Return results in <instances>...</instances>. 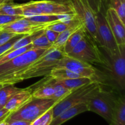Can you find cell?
I'll return each instance as SVG.
<instances>
[{"instance_id": "1", "label": "cell", "mask_w": 125, "mask_h": 125, "mask_svg": "<svg viewBox=\"0 0 125 125\" xmlns=\"http://www.w3.org/2000/svg\"><path fill=\"white\" fill-rule=\"evenodd\" d=\"M90 5L95 13L96 43L104 50L106 54L109 56L114 55L118 51V48L106 19L107 9H106V1L97 0L90 2Z\"/></svg>"}, {"instance_id": "2", "label": "cell", "mask_w": 125, "mask_h": 125, "mask_svg": "<svg viewBox=\"0 0 125 125\" xmlns=\"http://www.w3.org/2000/svg\"><path fill=\"white\" fill-rule=\"evenodd\" d=\"M48 49L32 48L13 59L0 65V83L4 85H14L17 76Z\"/></svg>"}, {"instance_id": "3", "label": "cell", "mask_w": 125, "mask_h": 125, "mask_svg": "<svg viewBox=\"0 0 125 125\" xmlns=\"http://www.w3.org/2000/svg\"><path fill=\"white\" fill-rule=\"evenodd\" d=\"M65 55L61 50L51 48L48 49L43 54L20 73L16 79L15 84L30 78L48 75L56 67L58 61Z\"/></svg>"}, {"instance_id": "4", "label": "cell", "mask_w": 125, "mask_h": 125, "mask_svg": "<svg viewBox=\"0 0 125 125\" xmlns=\"http://www.w3.org/2000/svg\"><path fill=\"white\" fill-rule=\"evenodd\" d=\"M101 88L100 82L94 81L90 84L73 90L67 97L54 106L52 107V118L72 106L83 103H87Z\"/></svg>"}, {"instance_id": "5", "label": "cell", "mask_w": 125, "mask_h": 125, "mask_svg": "<svg viewBox=\"0 0 125 125\" xmlns=\"http://www.w3.org/2000/svg\"><path fill=\"white\" fill-rule=\"evenodd\" d=\"M56 104L52 99L33 98L18 111L11 113L6 120H23L31 123L53 107Z\"/></svg>"}, {"instance_id": "6", "label": "cell", "mask_w": 125, "mask_h": 125, "mask_svg": "<svg viewBox=\"0 0 125 125\" xmlns=\"http://www.w3.org/2000/svg\"><path fill=\"white\" fill-rule=\"evenodd\" d=\"M118 51L112 56L106 54L104 63L103 67L106 69L111 80L120 90L125 88V45H118Z\"/></svg>"}, {"instance_id": "7", "label": "cell", "mask_w": 125, "mask_h": 125, "mask_svg": "<svg viewBox=\"0 0 125 125\" xmlns=\"http://www.w3.org/2000/svg\"><path fill=\"white\" fill-rule=\"evenodd\" d=\"M67 55L90 64L103 65L104 63L105 56L87 34Z\"/></svg>"}, {"instance_id": "8", "label": "cell", "mask_w": 125, "mask_h": 125, "mask_svg": "<svg viewBox=\"0 0 125 125\" xmlns=\"http://www.w3.org/2000/svg\"><path fill=\"white\" fill-rule=\"evenodd\" d=\"M117 100V98L113 93L104 90L101 88L87 102L88 111L97 114L110 124L112 122Z\"/></svg>"}, {"instance_id": "9", "label": "cell", "mask_w": 125, "mask_h": 125, "mask_svg": "<svg viewBox=\"0 0 125 125\" xmlns=\"http://www.w3.org/2000/svg\"><path fill=\"white\" fill-rule=\"evenodd\" d=\"M74 12L89 37L95 42L96 28L95 13L88 0H71Z\"/></svg>"}, {"instance_id": "10", "label": "cell", "mask_w": 125, "mask_h": 125, "mask_svg": "<svg viewBox=\"0 0 125 125\" xmlns=\"http://www.w3.org/2000/svg\"><path fill=\"white\" fill-rule=\"evenodd\" d=\"M39 15L75 13L71 0H40L31 1Z\"/></svg>"}, {"instance_id": "11", "label": "cell", "mask_w": 125, "mask_h": 125, "mask_svg": "<svg viewBox=\"0 0 125 125\" xmlns=\"http://www.w3.org/2000/svg\"><path fill=\"white\" fill-rule=\"evenodd\" d=\"M56 67L67 68L74 73L83 77H88L95 81L96 76V70L87 62H83L77 59L65 55L58 61Z\"/></svg>"}, {"instance_id": "12", "label": "cell", "mask_w": 125, "mask_h": 125, "mask_svg": "<svg viewBox=\"0 0 125 125\" xmlns=\"http://www.w3.org/2000/svg\"><path fill=\"white\" fill-rule=\"evenodd\" d=\"M51 24L35 23L28 20L23 17L21 19L4 26L1 28V29L16 34L29 35L36 32L43 30Z\"/></svg>"}, {"instance_id": "13", "label": "cell", "mask_w": 125, "mask_h": 125, "mask_svg": "<svg viewBox=\"0 0 125 125\" xmlns=\"http://www.w3.org/2000/svg\"><path fill=\"white\" fill-rule=\"evenodd\" d=\"M106 19L118 45H125V24L114 9L107 8Z\"/></svg>"}, {"instance_id": "14", "label": "cell", "mask_w": 125, "mask_h": 125, "mask_svg": "<svg viewBox=\"0 0 125 125\" xmlns=\"http://www.w3.org/2000/svg\"><path fill=\"white\" fill-rule=\"evenodd\" d=\"M32 89L31 86L25 89H22L20 91L13 95L4 107L8 110L10 113L18 111L32 100Z\"/></svg>"}, {"instance_id": "15", "label": "cell", "mask_w": 125, "mask_h": 125, "mask_svg": "<svg viewBox=\"0 0 125 125\" xmlns=\"http://www.w3.org/2000/svg\"><path fill=\"white\" fill-rule=\"evenodd\" d=\"M88 111L86 103L78 104L67 109L55 118H52L50 125H61L75 116Z\"/></svg>"}, {"instance_id": "16", "label": "cell", "mask_w": 125, "mask_h": 125, "mask_svg": "<svg viewBox=\"0 0 125 125\" xmlns=\"http://www.w3.org/2000/svg\"><path fill=\"white\" fill-rule=\"evenodd\" d=\"M50 78L43 84L32 89V95L34 99H50L54 92V79Z\"/></svg>"}, {"instance_id": "17", "label": "cell", "mask_w": 125, "mask_h": 125, "mask_svg": "<svg viewBox=\"0 0 125 125\" xmlns=\"http://www.w3.org/2000/svg\"><path fill=\"white\" fill-rule=\"evenodd\" d=\"M82 24L81 23L80 21L77 18V19L74 21V22L73 23V24L71 26L67 28L66 30H65L62 32L60 33L57 39L55 41V42L51 46V48L63 51V46H64L66 42L68 40L69 37L76 30H77L78 28H80Z\"/></svg>"}, {"instance_id": "18", "label": "cell", "mask_w": 125, "mask_h": 125, "mask_svg": "<svg viewBox=\"0 0 125 125\" xmlns=\"http://www.w3.org/2000/svg\"><path fill=\"white\" fill-rule=\"evenodd\" d=\"M110 125H125V100L123 96L117 98Z\"/></svg>"}, {"instance_id": "19", "label": "cell", "mask_w": 125, "mask_h": 125, "mask_svg": "<svg viewBox=\"0 0 125 125\" xmlns=\"http://www.w3.org/2000/svg\"><path fill=\"white\" fill-rule=\"evenodd\" d=\"M94 81L95 80L88 77H80V78H72V79H63V80L55 81V83L62 85L69 90H74L83 85L90 84Z\"/></svg>"}, {"instance_id": "20", "label": "cell", "mask_w": 125, "mask_h": 125, "mask_svg": "<svg viewBox=\"0 0 125 125\" xmlns=\"http://www.w3.org/2000/svg\"><path fill=\"white\" fill-rule=\"evenodd\" d=\"M87 34L85 28L83 25L76 30L68 39L66 42L64 46H63V51L66 55L68 54L74 48V46L83 39Z\"/></svg>"}, {"instance_id": "21", "label": "cell", "mask_w": 125, "mask_h": 125, "mask_svg": "<svg viewBox=\"0 0 125 125\" xmlns=\"http://www.w3.org/2000/svg\"><path fill=\"white\" fill-rule=\"evenodd\" d=\"M50 75L52 79L55 81L63 80L67 79H72V78H80L81 76L77 73L72 72L67 68L63 67H54L50 72Z\"/></svg>"}, {"instance_id": "22", "label": "cell", "mask_w": 125, "mask_h": 125, "mask_svg": "<svg viewBox=\"0 0 125 125\" xmlns=\"http://www.w3.org/2000/svg\"><path fill=\"white\" fill-rule=\"evenodd\" d=\"M0 14L24 17L20 4L13 3L12 1L2 2L0 5Z\"/></svg>"}, {"instance_id": "23", "label": "cell", "mask_w": 125, "mask_h": 125, "mask_svg": "<svg viewBox=\"0 0 125 125\" xmlns=\"http://www.w3.org/2000/svg\"><path fill=\"white\" fill-rule=\"evenodd\" d=\"M22 89L16 87L14 85H5L0 89V106L4 107L13 95Z\"/></svg>"}, {"instance_id": "24", "label": "cell", "mask_w": 125, "mask_h": 125, "mask_svg": "<svg viewBox=\"0 0 125 125\" xmlns=\"http://www.w3.org/2000/svg\"><path fill=\"white\" fill-rule=\"evenodd\" d=\"M107 8L114 10L125 24V0H105Z\"/></svg>"}, {"instance_id": "25", "label": "cell", "mask_w": 125, "mask_h": 125, "mask_svg": "<svg viewBox=\"0 0 125 125\" xmlns=\"http://www.w3.org/2000/svg\"><path fill=\"white\" fill-rule=\"evenodd\" d=\"M28 20L42 24H52L60 21V15H39L29 17H24Z\"/></svg>"}, {"instance_id": "26", "label": "cell", "mask_w": 125, "mask_h": 125, "mask_svg": "<svg viewBox=\"0 0 125 125\" xmlns=\"http://www.w3.org/2000/svg\"><path fill=\"white\" fill-rule=\"evenodd\" d=\"M32 48V43H30L28 45H27V46H24L23 48L17 49V50H14V51L8 52V53L2 54L1 56H0V65L6 63V62H8V61L13 59L15 57L20 56V54L24 53L26 51H28V50H31Z\"/></svg>"}, {"instance_id": "27", "label": "cell", "mask_w": 125, "mask_h": 125, "mask_svg": "<svg viewBox=\"0 0 125 125\" xmlns=\"http://www.w3.org/2000/svg\"><path fill=\"white\" fill-rule=\"evenodd\" d=\"M72 91L60 84H56L54 80V92L50 99H52L57 104L67 97Z\"/></svg>"}, {"instance_id": "28", "label": "cell", "mask_w": 125, "mask_h": 125, "mask_svg": "<svg viewBox=\"0 0 125 125\" xmlns=\"http://www.w3.org/2000/svg\"><path fill=\"white\" fill-rule=\"evenodd\" d=\"M45 30V29H44ZM52 44L49 42L46 37L44 31L33 40L32 42V48L49 49L51 48Z\"/></svg>"}, {"instance_id": "29", "label": "cell", "mask_w": 125, "mask_h": 125, "mask_svg": "<svg viewBox=\"0 0 125 125\" xmlns=\"http://www.w3.org/2000/svg\"><path fill=\"white\" fill-rule=\"evenodd\" d=\"M52 120V107L31 122L29 125H50Z\"/></svg>"}, {"instance_id": "30", "label": "cell", "mask_w": 125, "mask_h": 125, "mask_svg": "<svg viewBox=\"0 0 125 125\" xmlns=\"http://www.w3.org/2000/svg\"><path fill=\"white\" fill-rule=\"evenodd\" d=\"M78 17H76L72 22L69 23H64V22H62V21H57L56 22V23H54L52 24H51V25L49 26L47 28L48 29H51V30L54 31L56 32H58V33H61L63 31H64L65 30L67 29V28H69L70 26L73 24V23H74V21L77 19Z\"/></svg>"}, {"instance_id": "31", "label": "cell", "mask_w": 125, "mask_h": 125, "mask_svg": "<svg viewBox=\"0 0 125 125\" xmlns=\"http://www.w3.org/2000/svg\"><path fill=\"white\" fill-rule=\"evenodd\" d=\"M24 34H17V35H15V37H13L12 39H11L9 41H8L7 42H6V43L3 44V45H1L0 46V56L2 54H3L4 52H6V51H8L10 48H11V46L16 42L18 40H19L20 39H21V37H24Z\"/></svg>"}, {"instance_id": "32", "label": "cell", "mask_w": 125, "mask_h": 125, "mask_svg": "<svg viewBox=\"0 0 125 125\" xmlns=\"http://www.w3.org/2000/svg\"><path fill=\"white\" fill-rule=\"evenodd\" d=\"M23 18V17L20 16H10L7 15L0 14V29L4 26L12 22Z\"/></svg>"}, {"instance_id": "33", "label": "cell", "mask_w": 125, "mask_h": 125, "mask_svg": "<svg viewBox=\"0 0 125 125\" xmlns=\"http://www.w3.org/2000/svg\"><path fill=\"white\" fill-rule=\"evenodd\" d=\"M17 35V34L11 32L1 29L0 31V46L6 43Z\"/></svg>"}, {"instance_id": "34", "label": "cell", "mask_w": 125, "mask_h": 125, "mask_svg": "<svg viewBox=\"0 0 125 125\" xmlns=\"http://www.w3.org/2000/svg\"><path fill=\"white\" fill-rule=\"evenodd\" d=\"M44 32H45L48 40L49 42L52 44H53L55 42V41H56V39L58 37L59 35V33L56 32L52 30H51V29H48V28H46V29H45Z\"/></svg>"}, {"instance_id": "35", "label": "cell", "mask_w": 125, "mask_h": 125, "mask_svg": "<svg viewBox=\"0 0 125 125\" xmlns=\"http://www.w3.org/2000/svg\"><path fill=\"white\" fill-rule=\"evenodd\" d=\"M10 112L6 109L4 107H2L1 110H0V122H2L4 120L6 119L7 117L10 114Z\"/></svg>"}, {"instance_id": "36", "label": "cell", "mask_w": 125, "mask_h": 125, "mask_svg": "<svg viewBox=\"0 0 125 125\" xmlns=\"http://www.w3.org/2000/svg\"><path fill=\"white\" fill-rule=\"evenodd\" d=\"M9 123V125H29L31 122L23 120H11L7 121Z\"/></svg>"}, {"instance_id": "37", "label": "cell", "mask_w": 125, "mask_h": 125, "mask_svg": "<svg viewBox=\"0 0 125 125\" xmlns=\"http://www.w3.org/2000/svg\"><path fill=\"white\" fill-rule=\"evenodd\" d=\"M0 125H9V123L5 119L2 120V122H0Z\"/></svg>"}, {"instance_id": "38", "label": "cell", "mask_w": 125, "mask_h": 125, "mask_svg": "<svg viewBox=\"0 0 125 125\" xmlns=\"http://www.w3.org/2000/svg\"><path fill=\"white\" fill-rule=\"evenodd\" d=\"M0 1L2 2H8V1H13V0H0Z\"/></svg>"}, {"instance_id": "39", "label": "cell", "mask_w": 125, "mask_h": 125, "mask_svg": "<svg viewBox=\"0 0 125 125\" xmlns=\"http://www.w3.org/2000/svg\"><path fill=\"white\" fill-rule=\"evenodd\" d=\"M4 85H4L3 84H2V83H0V89H1V88H2Z\"/></svg>"}, {"instance_id": "40", "label": "cell", "mask_w": 125, "mask_h": 125, "mask_svg": "<svg viewBox=\"0 0 125 125\" xmlns=\"http://www.w3.org/2000/svg\"><path fill=\"white\" fill-rule=\"evenodd\" d=\"M2 107H1V106H0V110H1V109H2Z\"/></svg>"}, {"instance_id": "41", "label": "cell", "mask_w": 125, "mask_h": 125, "mask_svg": "<svg viewBox=\"0 0 125 125\" xmlns=\"http://www.w3.org/2000/svg\"><path fill=\"white\" fill-rule=\"evenodd\" d=\"M2 2H1V1H0V5H1V4H2Z\"/></svg>"}, {"instance_id": "42", "label": "cell", "mask_w": 125, "mask_h": 125, "mask_svg": "<svg viewBox=\"0 0 125 125\" xmlns=\"http://www.w3.org/2000/svg\"><path fill=\"white\" fill-rule=\"evenodd\" d=\"M0 31H1V29H0Z\"/></svg>"}]
</instances>
